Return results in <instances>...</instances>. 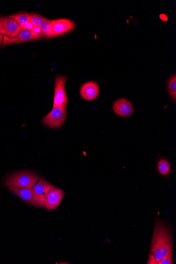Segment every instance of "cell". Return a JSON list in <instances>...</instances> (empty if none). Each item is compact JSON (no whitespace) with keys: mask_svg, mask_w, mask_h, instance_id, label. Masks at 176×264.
Masks as SVG:
<instances>
[{"mask_svg":"<svg viewBox=\"0 0 176 264\" xmlns=\"http://www.w3.org/2000/svg\"><path fill=\"white\" fill-rule=\"evenodd\" d=\"M172 249V239L168 227L161 222L156 223L152 243L151 252L157 263Z\"/></svg>","mask_w":176,"mask_h":264,"instance_id":"obj_1","label":"cell"},{"mask_svg":"<svg viewBox=\"0 0 176 264\" xmlns=\"http://www.w3.org/2000/svg\"><path fill=\"white\" fill-rule=\"evenodd\" d=\"M39 176L28 171L19 172L8 176L6 180V187L15 186L21 188H32L37 183Z\"/></svg>","mask_w":176,"mask_h":264,"instance_id":"obj_2","label":"cell"},{"mask_svg":"<svg viewBox=\"0 0 176 264\" xmlns=\"http://www.w3.org/2000/svg\"><path fill=\"white\" fill-rule=\"evenodd\" d=\"M8 189L30 205L45 207L44 196L37 194L32 188L11 186L8 187Z\"/></svg>","mask_w":176,"mask_h":264,"instance_id":"obj_3","label":"cell"},{"mask_svg":"<svg viewBox=\"0 0 176 264\" xmlns=\"http://www.w3.org/2000/svg\"><path fill=\"white\" fill-rule=\"evenodd\" d=\"M67 114V105L53 108L42 119L43 124L53 128H58L65 123Z\"/></svg>","mask_w":176,"mask_h":264,"instance_id":"obj_4","label":"cell"},{"mask_svg":"<svg viewBox=\"0 0 176 264\" xmlns=\"http://www.w3.org/2000/svg\"><path fill=\"white\" fill-rule=\"evenodd\" d=\"M67 77L58 75L55 83L53 108L68 105V99L65 90Z\"/></svg>","mask_w":176,"mask_h":264,"instance_id":"obj_5","label":"cell"},{"mask_svg":"<svg viewBox=\"0 0 176 264\" xmlns=\"http://www.w3.org/2000/svg\"><path fill=\"white\" fill-rule=\"evenodd\" d=\"M22 29L18 23L9 16H0V34L13 38L19 35Z\"/></svg>","mask_w":176,"mask_h":264,"instance_id":"obj_6","label":"cell"},{"mask_svg":"<svg viewBox=\"0 0 176 264\" xmlns=\"http://www.w3.org/2000/svg\"><path fill=\"white\" fill-rule=\"evenodd\" d=\"M64 197V191L55 186L48 190L44 195V205L48 210L58 207Z\"/></svg>","mask_w":176,"mask_h":264,"instance_id":"obj_7","label":"cell"},{"mask_svg":"<svg viewBox=\"0 0 176 264\" xmlns=\"http://www.w3.org/2000/svg\"><path fill=\"white\" fill-rule=\"evenodd\" d=\"M43 35L36 34L32 31L22 29L19 35L15 38H10L4 36L3 39L4 45H8L20 43L28 41L41 40L45 38Z\"/></svg>","mask_w":176,"mask_h":264,"instance_id":"obj_8","label":"cell"},{"mask_svg":"<svg viewBox=\"0 0 176 264\" xmlns=\"http://www.w3.org/2000/svg\"><path fill=\"white\" fill-rule=\"evenodd\" d=\"M54 38L61 36L73 30L76 25L68 19H59L52 20Z\"/></svg>","mask_w":176,"mask_h":264,"instance_id":"obj_9","label":"cell"},{"mask_svg":"<svg viewBox=\"0 0 176 264\" xmlns=\"http://www.w3.org/2000/svg\"><path fill=\"white\" fill-rule=\"evenodd\" d=\"M100 93L98 84L94 81H88L84 84L80 90V94L84 100L92 101L95 100Z\"/></svg>","mask_w":176,"mask_h":264,"instance_id":"obj_10","label":"cell"},{"mask_svg":"<svg viewBox=\"0 0 176 264\" xmlns=\"http://www.w3.org/2000/svg\"><path fill=\"white\" fill-rule=\"evenodd\" d=\"M113 108L115 113L121 117H129L134 111L133 104L124 98L116 101L113 104Z\"/></svg>","mask_w":176,"mask_h":264,"instance_id":"obj_11","label":"cell"},{"mask_svg":"<svg viewBox=\"0 0 176 264\" xmlns=\"http://www.w3.org/2000/svg\"><path fill=\"white\" fill-rule=\"evenodd\" d=\"M53 187L52 184L41 178L39 182L35 184L32 189L37 194L44 196L45 193Z\"/></svg>","mask_w":176,"mask_h":264,"instance_id":"obj_12","label":"cell"},{"mask_svg":"<svg viewBox=\"0 0 176 264\" xmlns=\"http://www.w3.org/2000/svg\"><path fill=\"white\" fill-rule=\"evenodd\" d=\"M30 14L29 13L21 12L9 15V17L17 21L20 27H23L30 22Z\"/></svg>","mask_w":176,"mask_h":264,"instance_id":"obj_13","label":"cell"},{"mask_svg":"<svg viewBox=\"0 0 176 264\" xmlns=\"http://www.w3.org/2000/svg\"><path fill=\"white\" fill-rule=\"evenodd\" d=\"M42 34L47 39L54 38V32L52 27V20H47L42 23L40 26Z\"/></svg>","mask_w":176,"mask_h":264,"instance_id":"obj_14","label":"cell"},{"mask_svg":"<svg viewBox=\"0 0 176 264\" xmlns=\"http://www.w3.org/2000/svg\"><path fill=\"white\" fill-rule=\"evenodd\" d=\"M158 169L160 173L162 175L166 176L169 174L171 166L169 162L166 159H162L158 162Z\"/></svg>","mask_w":176,"mask_h":264,"instance_id":"obj_15","label":"cell"},{"mask_svg":"<svg viewBox=\"0 0 176 264\" xmlns=\"http://www.w3.org/2000/svg\"><path fill=\"white\" fill-rule=\"evenodd\" d=\"M167 88L168 92L172 99L175 102L176 100V76L174 75L171 76L169 79Z\"/></svg>","mask_w":176,"mask_h":264,"instance_id":"obj_16","label":"cell"},{"mask_svg":"<svg viewBox=\"0 0 176 264\" xmlns=\"http://www.w3.org/2000/svg\"><path fill=\"white\" fill-rule=\"evenodd\" d=\"M47 20H48L47 18L41 15L36 13L30 14V22L35 27H40L42 23Z\"/></svg>","mask_w":176,"mask_h":264,"instance_id":"obj_17","label":"cell"},{"mask_svg":"<svg viewBox=\"0 0 176 264\" xmlns=\"http://www.w3.org/2000/svg\"><path fill=\"white\" fill-rule=\"evenodd\" d=\"M158 264H172L173 263V258H172V249L169 250L164 257L160 260Z\"/></svg>","mask_w":176,"mask_h":264,"instance_id":"obj_18","label":"cell"},{"mask_svg":"<svg viewBox=\"0 0 176 264\" xmlns=\"http://www.w3.org/2000/svg\"><path fill=\"white\" fill-rule=\"evenodd\" d=\"M35 27V26L33 23L29 22L23 27L22 29L32 31Z\"/></svg>","mask_w":176,"mask_h":264,"instance_id":"obj_19","label":"cell"},{"mask_svg":"<svg viewBox=\"0 0 176 264\" xmlns=\"http://www.w3.org/2000/svg\"><path fill=\"white\" fill-rule=\"evenodd\" d=\"M32 31L36 33V34L42 35L40 27H35L33 30H32Z\"/></svg>","mask_w":176,"mask_h":264,"instance_id":"obj_20","label":"cell"},{"mask_svg":"<svg viewBox=\"0 0 176 264\" xmlns=\"http://www.w3.org/2000/svg\"><path fill=\"white\" fill-rule=\"evenodd\" d=\"M4 36L0 34V45L3 44Z\"/></svg>","mask_w":176,"mask_h":264,"instance_id":"obj_21","label":"cell"}]
</instances>
